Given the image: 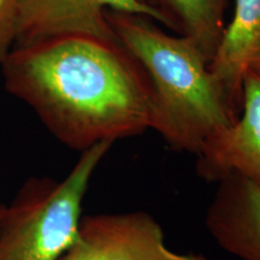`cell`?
<instances>
[{"mask_svg": "<svg viewBox=\"0 0 260 260\" xmlns=\"http://www.w3.org/2000/svg\"><path fill=\"white\" fill-rule=\"evenodd\" d=\"M2 71L6 90L75 151L152 128L151 80L119 40L70 35L15 46Z\"/></svg>", "mask_w": 260, "mask_h": 260, "instance_id": "1", "label": "cell"}, {"mask_svg": "<svg viewBox=\"0 0 260 260\" xmlns=\"http://www.w3.org/2000/svg\"><path fill=\"white\" fill-rule=\"evenodd\" d=\"M107 10L145 16L182 34L170 15L142 0H21L15 46L70 35L117 41Z\"/></svg>", "mask_w": 260, "mask_h": 260, "instance_id": "4", "label": "cell"}, {"mask_svg": "<svg viewBox=\"0 0 260 260\" xmlns=\"http://www.w3.org/2000/svg\"><path fill=\"white\" fill-rule=\"evenodd\" d=\"M117 38L145 68L153 87L152 130L172 149L197 155L240 116L209 60L186 35L172 37L145 16L107 10Z\"/></svg>", "mask_w": 260, "mask_h": 260, "instance_id": "2", "label": "cell"}, {"mask_svg": "<svg viewBox=\"0 0 260 260\" xmlns=\"http://www.w3.org/2000/svg\"><path fill=\"white\" fill-rule=\"evenodd\" d=\"M162 4L176 19L182 35L189 38L211 63L225 30L229 0H162Z\"/></svg>", "mask_w": 260, "mask_h": 260, "instance_id": "9", "label": "cell"}, {"mask_svg": "<svg viewBox=\"0 0 260 260\" xmlns=\"http://www.w3.org/2000/svg\"><path fill=\"white\" fill-rule=\"evenodd\" d=\"M60 260H211L169 248L164 230L145 211L96 213L81 218L79 232Z\"/></svg>", "mask_w": 260, "mask_h": 260, "instance_id": "5", "label": "cell"}, {"mask_svg": "<svg viewBox=\"0 0 260 260\" xmlns=\"http://www.w3.org/2000/svg\"><path fill=\"white\" fill-rule=\"evenodd\" d=\"M197 175L217 183L240 176L260 187V75L246 71L242 109L236 121L211 138L197 154Z\"/></svg>", "mask_w": 260, "mask_h": 260, "instance_id": "6", "label": "cell"}, {"mask_svg": "<svg viewBox=\"0 0 260 260\" xmlns=\"http://www.w3.org/2000/svg\"><path fill=\"white\" fill-rule=\"evenodd\" d=\"M260 47V0H235L234 16L210 63L230 100L242 109V82Z\"/></svg>", "mask_w": 260, "mask_h": 260, "instance_id": "8", "label": "cell"}, {"mask_svg": "<svg viewBox=\"0 0 260 260\" xmlns=\"http://www.w3.org/2000/svg\"><path fill=\"white\" fill-rule=\"evenodd\" d=\"M112 145L99 142L81 152L63 180L24 181L0 219V260L61 259L76 239L90 180Z\"/></svg>", "mask_w": 260, "mask_h": 260, "instance_id": "3", "label": "cell"}, {"mask_svg": "<svg viewBox=\"0 0 260 260\" xmlns=\"http://www.w3.org/2000/svg\"><path fill=\"white\" fill-rule=\"evenodd\" d=\"M249 69H252L253 71H255L256 74L260 75V47L258 52L255 53L254 58H253L252 63H251V67H249Z\"/></svg>", "mask_w": 260, "mask_h": 260, "instance_id": "11", "label": "cell"}, {"mask_svg": "<svg viewBox=\"0 0 260 260\" xmlns=\"http://www.w3.org/2000/svg\"><path fill=\"white\" fill-rule=\"evenodd\" d=\"M142 2H145L146 4L153 6V8L159 9V10H161V11H164V12H167V14H169V12L164 8V4H162V0H142ZM169 15H170V14H169ZM171 17H172V16H171ZM172 18H174V17H172ZM175 21H176V19H175Z\"/></svg>", "mask_w": 260, "mask_h": 260, "instance_id": "12", "label": "cell"}, {"mask_svg": "<svg viewBox=\"0 0 260 260\" xmlns=\"http://www.w3.org/2000/svg\"><path fill=\"white\" fill-rule=\"evenodd\" d=\"M205 225L225 252L260 260V187L235 175L217 182Z\"/></svg>", "mask_w": 260, "mask_h": 260, "instance_id": "7", "label": "cell"}, {"mask_svg": "<svg viewBox=\"0 0 260 260\" xmlns=\"http://www.w3.org/2000/svg\"><path fill=\"white\" fill-rule=\"evenodd\" d=\"M21 0H0V67L15 47Z\"/></svg>", "mask_w": 260, "mask_h": 260, "instance_id": "10", "label": "cell"}, {"mask_svg": "<svg viewBox=\"0 0 260 260\" xmlns=\"http://www.w3.org/2000/svg\"><path fill=\"white\" fill-rule=\"evenodd\" d=\"M5 210V204H0V219H2V216H3V212H4Z\"/></svg>", "mask_w": 260, "mask_h": 260, "instance_id": "13", "label": "cell"}]
</instances>
